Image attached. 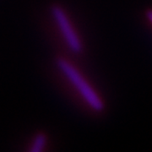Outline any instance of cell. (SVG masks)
Here are the masks:
<instances>
[{
    "instance_id": "1",
    "label": "cell",
    "mask_w": 152,
    "mask_h": 152,
    "mask_svg": "<svg viewBox=\"0 0 152 152\" xmlns=\"http://www.w3.org/2000/svg\"><path fill=\"white\" fill-rule=\"evenodd\" d=\"M58 67L66 78L75 87L90 107L96 112H102L104 109L102 100L99 97L90 84L86 80L75 66L68 60L60 58L58 60Z\"/></svg>"
},
{
    "instance_id": "2",
    "label": "cell",
    "mask_w": 152,
    "mask_h": 152,
    "mask_svg": "<svg viewBox=\"0 0 152 152\" xmlns=\"http://www.w3.org/2000/svg\"><path fill=\"white\" fill-rule=\"evenodd\" d=\"M52 14L69 48L71 49L72 52L75 53H80L82 51L80 40L76 34L75 29L72 26L71 22L69 21L65 12L62 8L56 6L53 9Z\"/></svg>"
},
{
    "instance_id": "3",
    "label": "cell",
    "mask_w": 152,
    "mask_h": 152,
    "mask_svg": "<svg viewBox=\"0 0 152 152\" xmlns=\"http://www.w3.org/2000/svg\"><path fill=\"white\" fill-rule=\"evenodd\" d=\"M47 143V138L42 134H39L35 137V140L33 141L32 146L31 149V152H40L42 151L46 146Z\"/></svg>"
},
{
    "instance_id": "4",
    "label": "cell",
    "mask_w": 152,
    "mask_h": 152,
    "mask_svg": "<svg viewBox=\"0 0 152 152\" xmlns=\"http://www.w3.org/2000/svg\"><path fill=\"white\" fill-rule=\"evenodd\" d=\"M145 15H146L147 19L149 20V21H151L152 23V10H147L146 13H145Z\"/></svg>"
}]
</instances>
